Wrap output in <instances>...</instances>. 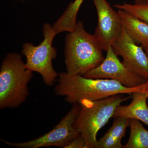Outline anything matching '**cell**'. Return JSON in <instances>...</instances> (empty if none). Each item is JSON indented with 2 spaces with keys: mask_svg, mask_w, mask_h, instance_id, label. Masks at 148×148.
Masks as SVG:
<instances>
[{
  "mask_svg": "<svg viewBox=\"0 0 148 148\" xmlns=\"http://www.w3.org/2000/svg\"><path fill=\"white\" fill-rule=\"evenodd\" d=\"M123 28L137 44L148 45V24L121 10L118 11Z\"/></svg>",
  "mask_w": 148,
  "mask_h": 148,
  "instance_id": "11",
  "label": "cell"
},
{
  "mask_svg": "<svg viewBox=\"0 0 148 148\" xmlns=\"http://www.w3.org/2000/svg\"><path fill=\"white\" fill-rule=\"evenodd\" d=\"M106 52L103 62L84 77L114 80L130 88L138 87L148 81V79L125 66L114 52L112 46L108 47Z\"/></svg>",
  "mask_w": 148,
  "mask_h": 148,
  "instance_id": "7",
  "label": "cell"
},
{
  "mask_svg": "<svg viewBox=\"0 0 148 148\" xmlns=\"http://www.w3.org/2000/svg\"><path fill=\"white\" fill-rule=\"evenodd\" d=\"M114 7L136 16L148 24V0H135L133 4L124 3Z\"/></svg>",
  "mask_w": 148,
  "mask_h": 148,
  "instance_id": "15",
  "label": "cell"
},
{
  "mask_svg": "<svg viewBox=\"0 0 148 148\" xmlns=\"http://www.w3.org/2000/svg\"><path fill=\"white\" fill-rule=\"evenodd\" d=\"M98 15L95 37L103 48L109 47L121 35L123 27L118 12L114 10L107 0H92Z\"/></svg>",
  "mask_w": 148,
  "mask_h": 148,
  "instance_id": "8",
  "label": "cell"
},
{
  "mask_svg": "<svg viewBox=\"0 0 148 148\" xmlns=\"http://www.w3.org/2000/svg\"><path fill=\"white\" fill-rule=\"evenodd\" d=\"M64 148H86L85 143L80 135L68 143Z\"/></svg>",
  "mask_w": 148,
  "mask_h": 148,
  "instance_id": "16",
  "label": "cell"
},
{
  "mask_svg": "<svg viewBox=\"0 0 148 148\" xmlns=\"http://www.w3.org/2000/svg\"><path fill=\"white\" fill-rule=\"evenodd\" d=\"M33 72L26 67L20 54L8 53L0 71V108L19 107L29 95L28 84Z\"/></svg>",
  "mask_w": 148,
  "mask_h": 148,
  "instance_id": "4",
  "label": "cell"
},
{
  "mask_svg": "<svg viewBox=\"0 0 148 148\" xmlns=\"http://www.w3.org/2000/svg\"><path fill=\"white\" fill-rule=\"evenodd\" d=\"M84 1L75 0L69 5L52 27L57 34L63 32H71L75 29L77 23V15Z\"/></svg>",
  "mask_w": 148,
  "mask_h": 148,
  "instance_id": "13",
  "label": "cell"
},
{
  "mask_svg": "<svg viewBox=\"0 0 148 148\" xmlns=\"http://www.w3.org/2000/svg\"><path fill=\"white\" fill-rule=\"evenodd\" d=\"M143 92L146 93L147 97L148 98V81L145 84V87H144Z\"/></svg>",
  "mask_w": 148,
  "mask_h": 148,
  "instance_id": "17",
  "label": "cell"
},
{
  "mask_svg": "<svg viewBox=\"0 0 148 148\" xmlns=\"http://www.w3.org/2000/svg\"><path fill=\"white\" fill-rule=\"evenodd\" d=\"M131 96L132 100L130 104L118 106L112 118L121 116L130 119L138 120L148 126V98L146 93L137 91L132 93Z\"/></svg>",
  "mask_w": 148,
  "mask_h": 148,
  "instance_id": "10",
  "label": "cell"
},
{
  "mask_svg": "<svg viewBox=\"0 0 148 148\" xmlns=\"http://www.w3.org/2000/svg\"><path fill=\"white\" fill-rule=\"evenodd\" d=\"M55 94L64 96L71 104L79 103L83 99L97 101L116 94L131 95L137 91L143 92L145 84L138 87L130 88L116 81L107 79H93L67 73L58 74Z\"/></svg>",
  "mask_w": 148,
  "mask_h": 148,
  "instance_id": "1",
  "label": "cell"
},
{
  "mask_svg": "<svg viewBox=\"0 0 148 148\" xmlns=\"http://www.w3.org/2000/svg\"><path fill=\"white\" fill-rule=\"evenodd\" d=\"M44 39L39 45L26 43L22 47V54L27 59L26 67L32 72L39 73L47 85L53 86L58 74L52 65V60L57 56V51L52 46V42L57 34L52 27L48 24L44 25Z\"/></svg>",
  "mask_w": 148,
  "mask_h": 148,
  "instance_id": "5",
  "label": "cell"
},
{
  "mask_svg": "<svg viewBox=\"0 0 148 148\" xmlns=\"http://www.w3.org/2000/svg\"><path fill=\"white\" fill-rule=\"evenodd\" d=\"M144 48V50L145 51L146 54L148 58V45L145 46L143 47Z\"/></svg>",
  "mask_w": 148,
  "mask_h": 148,
  "instance_id": "18",
  "label": "cell"
},
{
  "mask_svg": "<svg viewBox=\"0 0 148 148\" xmlns=\"http://www.w3.org/2000/svg\"><path fill=\"white\" fill-rule=\"evenodd\" d=\"M130 134L127 143L123 148H148V130L140 121L130 119Z\"/></svg>",
  "mask_w": 148,
  "mask_h": 148,
  "instance_id": "14",
  "label": "cell"
},
{
  "mask_svg": "<svg viewBox=\"0 0 148 148\" xmlns=\"http://www.w3.org/2000/svg\"><path fill=\"white\" fill-rule=\"evenodd\" d=\"M112 46L115 53L122 58L125 66L148 79L147 56L143 47L138 46L123 28L120 36Z\"/></svg>",
  "mask_w": 148,
  "mask_h": 148,
  "instance_id": "9",
  "label": "cell"
},
{
  "mask_svg": "<svg viewBox=\"0 0 148 148\" xmlns=\"http://www.w3.org/2000/svg\"><path fill=\"white\" fill-rule=\"evenodd\" d=\"M79 104H73L71 109L49 132L36 139L23 142L12 143L1 140L8 145L18 148H38L54 147L64 148L74 138L79 136L74 123L80 110Z\"/></svg>",
  "mask_w": 148,
  "mask_h": 148,
  "instance_id": "6",
  "label": "cell"
},
{
  "mask_svg": "<svg viewBox=\"0 0 148 148\" xmlns=\"http://www.w3.org/2000/svg\"><path fill=\"white\" fill-rule=\"evenodd\" d=\"M66 38L65 64L67 73L84 76L105 59L103 50L95 35L88 33L82 22H77Z\"/></svg>",
  "mask_w": 148,
  "mask_h": 148,
  "instance_id": "2",
  "label": "cell"
},
{
  "mask_svg": "<svg viewBox=\"0 0 148 148\" xmlns=\"http://www.w3.org/2000/svg\"><path fill=\"white\" fill-rule=\"evenodd\" d=\"M130 98L131 95L125 97L119 94L97 101L83 99L79 102L80 110L74 127L84 139L86 148H96L99 130L113 117L117 107Z\"/></svg>",
  "mask_w": 148,
  "mask_h": 148,
  "instance_id": "3",
  "label": "cell"
},
{
  "mask_svg": "<svg viewBox=\"0 0 148 148\" xmlns=\"http://www.w3.org/2000/svg\"><path fill=\"white\" fill-rule=\"evenodd\" d=\"M129 119L123 117L115 118L112 126L102 138L97 141L96 148H122V138L129 127Z\"/></svg>",
  "mask_w": 148,
  "mask_h": 148,
  "instance_id": "12",
  "label": "cell"
}]
</instances>
